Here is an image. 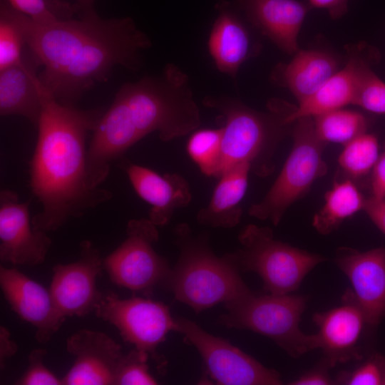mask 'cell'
<instances>
[{
  "mask_svg": "<svg viewBox=\"0 0 385 385\" xmlns=\"http://www.w3.org/2000/svg\"><path fill=\"white\" fill-rule=\"evenodd\" d=\"M6 3L26 46L43 67L41 83L63 105L74 106L117 66L136 71L141 53L151 46L130 17L103 19L93 9L78 11L77 19L37 23Z\"/></svg>",
  "mask_w": 385,
  "mask_h": 385,
  "instance_id": "1",
  "label": "cell"
},
{
  "mask_svg": "<svg viewBox=\"0 0 385 385\" xmlns=\"http://www.w3.org/2000/svg\"><path fill=\"white\" fill-rule=\"evenodd\" d=\"M103 111L60 103L43 88L38 136L30 161V187L41 204L31 218L36 230H58L71 218L110 200L106 189L90 186L86 139Z\"/></svg>",
  "mask_w": 385,
  "mask_h": 385,
  "instance_id": "2",
  "label": "cell"
},
{
  "mask_svg": "<svg viewBox=\"0 0 385 385\" xmlns=\"http://www.w3.org/2000/svg\"><path fill=\"white\" fill-rule=\"evenodd\" d=\"M200 125L188 76L169 63L160 74L124 83L93 131L87 177L93 188L107 178L111 162L148 134L163 141L185 136Z\"/></svg>",
  "mask_w": 385,
  "mask_h": 385,
  "instance_id": "3",
  "label": "cell"
},
{
  "mask_svg": "<svg viewBox=\"0 0 385 385\" xmlns=\"http://www.w3.org/2000/svg\"><path fill=\"white\" fill-rule=\"evenodd\" d=\"M174 235L179 257L163 286L177 301L200 313L252 292L228 257L213 252L207 235H194L186 223L178 225Z\"/></svg>",
  "mask_w": 385,
  "mask_h": 385,
  "instance_id": "4",
  "label": "cell"
},
{
  "mask_svg": "<svg viewBox=\"0 0 385 385\" xmlns=\"http://www.w3.org/2000/svg\"><path fill=\"white\" fill-rule=\"evenodd\" d=\"M202 103L220 113L224 121L222 173L237 163L248 162L257 175H268L272 170V150L288 125L285 117L290 109L272 101L270 112L262 113L227 96H207Z\"/></svg>",
  "mask_w": 385,
  "mask_h": 385,
  "instance_id": "5",
  "label": "cell"
},
{
  "mask_svg": "<svg viewBox=\"0 0 385 385\" xmlns=\"http://www.w3.org/2000/svg\"><path fill=\"white\" fill-rule=\"evenodd\" d=\"M307 299L301 295L250 294L224 304L217 322L228 328L250 330L271 339L290 356L317 349L315 334L299 328Z\"/></svg>",
  "mask_w": 385,
  "mask_h": 385,
  "instance_id": "6",
  "label": "cell"
},
{
  "mask_svg": "<svg viewBox=\"0 0 385 385\" xmlns=\"http://www.w3.org/2000/svg\"><path fill=\"white\" fill-rule=\"evenodd\" d=\"M237 239L240 247L225 255L240 272L257 274L270 294L297 290L307 274L327 260L275 239L268 227L247 225Z\"/></svg>",
  "mask_w": 385,
  "mask_h": 385,
  "instance_id": "7",
  "label": "cell"
},
{
  "mask_svg": "<svg viewBox=\"0 0 385 385\" xmlns=\"http://www.w3.org/2000/svg\"><path fill=\"white\" fill-rule=\"evenodd\" d=\"M292 123L293 145L280 173L262 200L248 210L250 216L270 220L275 226L288 207L327 172L322 156L325 143L316 134L313 118H299Z\"/></svg>",
  "mask_w": 385,
  "mask_h": 385,
  "instance_id": "8",
  "label": "cell"
},
{
  "mask_svg": "<svg viewBox=\"0 0 385 385\" xmlns=\"http://www.w3.org/2000/svg\"><path fill=\"white\" fill-rule=\"evenodd\" d=\"M95 312L116 327L125 342L147 352L158 371L165 373L167 361L157 349L170 332H177L176 320L167 305L142 297L120 299L108 292L102 293Z\"/></svg>",
  "mask_w": 385,
  "mask_h": 385,
  "instance_id": "9",
  "label": "cell"
},
{
  "mask_svg": "<svg viewBox=\"0 0 385 385\" xmlns=\"http://www.w3.org/2000/svg\"><path fill=\"white\" fill-rule=\"evenodd\" d=\"M158 238L157 226L148 218L130 220L125 239L103 260L111 281L143 294L163 285L171 267L155 250Z\"/></svg>",
  "mask_w": 385,
  "mask_h": 385,
  "instance_id": "10",
  "label": "cell"
},
{
  "mask_svg": "<svg viewBox=\"0 0 385 385\" xmlns=\"http://www.w3.org/2000/svg\"><path fill=\"white\" fill-rule=\"evenodd\" d=\"M177 332L184 342L199 352L207 374L220 385H279V373L233 346L230 342L214 336L195 322L183 317L175 318Z\"/></svg>",
  "mask_w": 385,
  "mask_h": 385,
  "instance_id": "11",
  "label": "cell"
},
{
  "mask_svg": "<svg viewBox=\"0 0 385 385\" xmlns=\"http://www.w3.org/2000/svg\"><path fill=\"white\" fill-rule=\"evenodd\" d=\"M79 258L53 267L49 290L59 312L66 317H82L95 311L102 293L96 279L103 268L100 251L90 240L79 245Z\"/></svg>",
  "mask_w": 385,
  "mask_h": 385,
  "instance_id": "12",
  "label": "cell"
},
{
  "mask_svg": "<svg viewBox=\"0 0 385 385\" xmlns=\"http://www.w3.org/2000/svg\"><path fill=\"white\" fill-rule=\"evenodd\" d=\"M31 200L19 202L9 189L0 192V260L14 265H36L44 262L52 240L47 232L34 228Z\"/></svg>",
  "mask_w": 385,
  "mask_h": 385,
  "instance_id": "13",
  "label": "cell"
},
{
  "mask_svg": "<svg viewBox=\"0 0 385 385\" xmlns=\"http://www.w3.org/2000/svg\"><path fill=\"white\" fill-rule=\"evenodd\" d=\"M335 263L351 282L352 297L366 324L377 326L385 318V248L361 252L341 247Z\"/></svg>",
  "mask_w": 385,
  "mask_h": 385,
  "instance_id": "14",
  "label": "cell"
},
{
  "mask_svg": "<svg viewBox=\"0 0 385 385\" xmlns=\"http://www.w3.org/2000/svg\"><path fill=\"white\" fill-rule=\"evenodd\" d=\"M0 286L11 309L36 329L41 344L48 342L66 319L49 289L16 268L0 266Z\"/></svg>",
  "mask_w": 385,
  "mask_h": 385,
  "instance_id": "15",
  "label": "cell"
},
{
  "mask_svg": "<svg viewBox=\"0 0 385 385\" xmlns=\"http://www.w3.org/2000/svg\"><path fill=\"white\" fill-rule=\"evenodd\" d=\"M66 347L74 362L62 378L63 385H115L124 354L114 339L102 332L81 329L67 339Z\"/></svg>",
  "mask_w": 385,
  "mask_h": 385,
  "instance_id": "16",
  "label": "cell"
},
{
  "mask_svg": "<svg viewBox=\"0 0 385 385\" xmlns=\"http://www.w3.org/2000/svg\"><path fill=\"white\" fill-rule=\"evenodd\" d=\"M342 300L340 306L313 315L318 327L315 334L317 349H322L330 368L359 357L356 345L366 324L350 289L345 292Z\"/></svg>",
  "mask_w": 385,
  "mask_h": 385,
  "instance_id": "17",
  "label": "cell"
},
{
  "mask_svg": "<svg viewBox=\"0 0 385 385\" xmlns=\"http://www.w3.org/2000/svg\"><path fill=\"white\" fill-rule=\"evenodd\" d=\"M120 164L136 193L151 206L148 219L157 227L168 224L176 210L190 202V185L181 175H160L127 160L122 159Z\"/></svg>",
  "mask_w": 385,
  "mask_h": 385,
  "instance_id": "18",
  "label": "cell"
},
{
  "mask_svg": "<svg viewBox=\"0 0 385 385\" xmlns=\"http://www.w3.org/2000/svg\"><path fill=\"white\" fill-rule=\"evenodd\" d=\"M247 20L288 54L298 50V34L311 7L299 0H237Z\"/></svg>",
  "mask_w": 385,
  "mask_h": 385,
  "instance_id": "19",
  "label": "cell"
},
{
  "mask_svg": "<svg viewBox=\"0 0 385 385\" xmlns=\"http://www.w3.org/2000/svg\"><path fill=\"white\" fill-rule=\"evenodd\" d=\"M19 63L0 71V115H19L37 126L42 109L39 62L26 46Z\"/></svg>",
  "mask_w": 385,
  "mask_h": 385,
  "instance_id": "20",
  "label": "cell"
},
{
  "mask_svg": "<svg viewBox=\"0 0 385 385\" xmlns=\"http://www.w3.org/2000/svg\"><path fill=\"white\" fill-rule=\"evenodd\" d=\"M207 49L217 70L235 79L241 65L257 53L247 29L227 3L217 7Z\"/></svg>",
  "mask_w": 385,
  "mask_h": 385,
  "instance_id": "21",
  "label": "cell"
},
{
  "mask_svg": "<svg viewBox=\"0 0 385 385\" xmlns=\"http://www.w3.org/2000/svg\"><path fill=\"white\" fill-rule=\"evenodd\" d=\"M339 70V61L334 55L318 49H299L290 62L277 66L272 76L287 88L300 103Z\"/></svg>",
  "mask_w": 385,
  "mask_h": 385,
  "instance_id": "22",
  "label": "cell"
},
{
  "mask_svg": "<svg viewBox=\"0 0 385 385\" xmlns=\"http://www.w3.org/2000/svg\"><path fill=\"white\" fill-rule=\"evenodd\" d=\"M366 64L361 53L351 49L345 66L312 96L291 108L285 123L289 125L299 118L314 117L353 104L361 71Z\"/></svg>",
  "mask_w": 385,
  "mask_h": 385,
  "instance_id": "23",
  "label": "cell"
},
{
  "mask_svg": "<svg viewBox=\"0 0 385 385\" xmlns=\"http://www.w3.org/2000/svg\"><path fill=\"white\" fill-rule=\"evenodd\" d=\"M251 164L237 163L222 173L208 205L199 210L197 221L216 228H232L242 215L241 202L246 193Z\"/></svg>",
  "mask_w": 385,
  "mask_h": 385,
  "instance_id": "24",
  "label": "cell"
},
{
  "mask_svg": "<svg viewBox=\"0 0 385 385\" xmlns=\"http://www.w3.org/2000/svg\"><path fill=\"white\" fill-rule=\"evenodd\" d=\"M365 197L350 178L337 180L324 196V204L312 225L322 235L335 231L346 219L363 210Z\"/></svg>",
  "mask_w": 385,
  "mask_h": 385,
  "instance_id": "25",
  "label": "cell"
},
{
  "mask_svg": "<svg viewBox=\"0 0 385 385\" xmlns=\"http://www.w3.org/2000/svg\"><path fill=\"white\" fill-rule=\"evenodd\" d=\"M314 130L324 143L345 145L366 133L367 121L360 112L339 108L312 117Z\"/></svg>",
  "mask_w": 385,
  "mask_h": 385,
  "instance_id": "26",
  "label": "cell"
},
{
  "mask_svg": "<svg viewBox=\"0 0 385 385\" xmlns=\"http://www.w3.org/2000/svg\"><path fill=\"white\" fill-rule=\"evenodd\" d=\"M222 127L204 128L192 133L188 140V154L206 176L219 178L222 173Z\"/></svg>",
  "mask_w": 385,
  "mask_h": 385,
  "instance_id": "27",
  "label": "cell"
},
{
  "mask_svg": "<svg viewBox=\"0 0 385 385\" xmlns=\"http://www.w3.org/2000/svg\"><path fill=\"white\" fill-rule=\"evenodd\" d=\"M379 155L376 136L364 133L344 145L338 162L348 178H359L371 173Z\"/></svg>",
  "mask_w": 385,
  "mask_h": 385,
  "instance_id": "28",
  "label": "cell"
},
{
  "mask_svg": "<svg viewBox=\"0 0 385 385\" xmlns=\"http://www.w3.org/2000/svg\"><path fill=\"white\" fill-rule=\"evenodd\" d=\"M26 45L24 34L11 17L6 0L0 7V71L21 61Z\"/></svg>",
  "mask_w": 385,
  "mask_h": 385,
  "instance_id": "29",
  "label": "cell"
},
{
  "mask_svg": "<svg viewBox=\"0 0 385 385\" xmlns=\"http://www.w3.org/2000/svg\"><path fill=\"white\" fill-rule=\"evenodd\" d=\"M17 11L37 23H48L73 17L78 12L75 4L61 0H6Z\"/></svg>",
  "mask_w": 385,
  "mask_h": 385,
  "instance_id": "30",
  "label": "cell"
},
{
  "mask_svg": "<svg viewBox=\"0 0 385 385\" xmlns=\"http://www.w3.org/2000/svg\"><path fill=\"white\" fill-rule=\"evenodd\" d=\"M147 352L132 349L123 356L115 377V385H155L158 382L150 374Z\"/></svg>",
  "mask_w": 385,
  "mask_h": 385,
  "instance_id": "31",
  "label": "cell"
},
{
  "mask_svg": "<svg viewBox=\"0 0 385 385\" xmlns=\"http://www.w3.org/2000/svg\"><path fill=\"white\" fill-rule=\"evenodd\" d=\"M353 104L374 113L385 114V83L369 64L361 71Z\"/></svg>",
  "mask_w": 385,
  "mask_h": 385,
  "instance_id": "32",
  "label": "cell"
},
{
  "mask_svg": "<svg viewBox=\"0 0 385 385\" xmlns=\"http://www.w3.org/2000/svg\"><path fill=\"white\" fill-rule=\"evenodd\" d=\"M337 384L347 385H385V356L372 355L354 370L341 372Z\"/></svg>",
  "mask_w": 385,
  "mask_h": 385,
  "instance_id": "33",
  "label": "cell"
},
{
  "mask_svg": "<svg viewBox=\"0 0 385 385\" xmlns=\"http://www.w3.org/2000/svg\"><path fill=\"white\" fill-rule=\"evenodd\" d=\"M46 354L45 349L32 350L28 356L29 366L16 384L63 385L62 379H59L45 366Z\"/></svg>",
  "mask_w": 385,
  "mask_h": 385,
  "instance_id": "34",
  "label": "cell"
},
{
  "mask_svg": "<svg viewBox=\"0 0 385 385\" xmlns=\"http://www.w3.org/2000/svg\"><path fill=\"white\" fill-rule=\"evenodd\" d=\"M330 368L325 361L324 365L307 371L294 381L289 383L291 385H332L335 384L329 376L327 369Z\"/></svg>",
  "mask_w": 385,
  "mask_h": 385,
  "instance_id": "35",
  "label": "cell"
},
{
  "mask_svg": "<svg viewBox=\"0 0 385 385\" xmlns=\"http://www.w3.org/2000/svg\"><path fill=\"white\" fill-rule=\"evenodd\" d=\"M363 210L385 235V198H379L372 195L365 198Z\"/></svg>",
  "mask_w": 385,
  "mask_h": 385,
  "instance_id": "36",
  "label": "cell"
},
{
  "mask_svg": "<svg viewBox=\"0 0 385 385\" xmlns=\"http://www.w3.org/2000/svg\"><path fill=\"white\" fill-rule=\"evenodd\" d=\"M371 173V195L379 198H385V150L379 155Z\"/></svg>",
  "mask_w": 385,
  "mask_h": 385,
  "instance_id": "37",
  "label": "cell"
},
{
  "mask_svg": "<svg viewBox=\"0 0 385 385\" xmlns=\"http://www.w3.org/2000/svg\"><path fill=\"white\" fill-rule=\"evenodd\" d=\"M351 0H307L312 8L327 11L331 19L337 20L347 13L348 4Z\"/></svg>",
  "mask_w": 385,
  "mask_h": 385,
  "instance_id": "38",
  "label": "cell"
},
{
  "mask_svg": "<svg viewBox=\"0 0 385 385\" xmlns=\"http://www.w3.org/2000/svg\"><path fill=\"white\" fill-rule=\"evenodd\" d=\"M18 349L17 345L11 339L9 331L0 326V366L4 369L8 359L14 356Z\"/></svg>",
  "mask_w": 385,
  "mask_h": 385,
  "instance_id": "39",
  "label": "cell"
},
{
  "mask_svg": "<svg viewBox=\"0 0 385 385\" xmlns=\"http://www.w3.org/2000/svg\"><path fill=\"white\" fill-rule=\"evenodd\" d=\"M95 0H76V6L79 11H87L93 9Z\"/></svg>",
  "mask_w": 385,
  "mask_h": 385,
  "instance_id": "40",
  "label": "cell"
}]
</instances>
